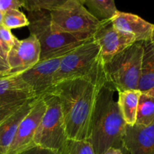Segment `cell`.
<instances>
[{
    "label": "cell",
    "mask_w": 154,
    "mask_h": 154,
    "mask_svg": "<svg viewBox=\"0 0 154 154\" xmlns=\"http://www.w3.org/2000/svg\"><path fill=\"white\" fill-rule=\"evenodd\" d=\"M27 18L30 34L36 38L40 45V61L66 55L88 42L53 29L48 11L28 12Z\"/></svg>",
    "instance_id": "obj_5"
},
{
    "label": "cell",
    "mask_w": 154,
    "mask_h": 154,
    "mask_svg": "<svg viewBox=\"0 0 154 154\" xmlns=\"http://www.w3.org/2000/svg\"><path fill=\"white\" fill-rule=\"evenodd\" d=\"M104 85L88 78H76L60 81L48 91L58 98L69 139L90 138L98 93Z\"/></svg>",
    "instance_id": "obj_1"
},
{
    "label": "cell",
    "mask_w": 154,
    "mask_h": 154,
    "mask_svg": "<svg viewBox=\"0 0 154 154\" xmlns=\"http://www.w3.org/2000/svg\"><path fill=\"white\" fill-rule=\"evenodd\" d=\"M42 97L46 104V110L35 135V146L60 153L69 140L60 103L58 98L49 92Z\"/></svg>",
    "instance_id": "obj_7"
},
{
    "label": "cell",
    "mask_w": 154,
    "mask_h": 154,
    "mask_svg": "<svg viewBox=\"0 0 154 154\" xmlns=\"http://www.w3.org/2000/svg\"><path fill=\"white\" fill-rule=\"evenodd\" d=\"M0 38L9 48L13 46L17 40V38L12 34L11 29L3 25L0 26Z\"/></svg>",
    "instance_id": "obj_23"
},
{
    "label": "cell",
    "mask_w": 154,
    "mask_h": 154,
    "mask_svg": "<svg viewBox=\"0 0 154 154\" xmlns=\"http://www.w3.org/2000/svg\"><path fill=\"white\" fill-rule=\"evenodd\" d=\"M110 20L113 26L118 30L132 35L136 42L150 41L154 24L147 22L140 17L118 11Z\"/></svg>",
    "instance_id": "obj_13"
},
{
    "label": "cell",
    "mask_w": 154,
    "mask_h": 154,
    "mask_svg": "<svg viewBox=\"0 0 154 154\" xmlns=\"http://www.w3.org/2000/svg\"><path fill=\"white\" fill-rule=\"evenodd\" d=\"M150 42L151 43L154 45V29L153 31H152V37H151V39H150Z\"/></svg>",
    "instance_id": "obj_30"
},
{
    "label": "cell",
    "mask_w": 154,
    "mask_h": 154,
    "mask_svg": "<svg viewBox=\"0 0 154 154\" xmlns=\"http://www.w3.org/2000/svg\"><path fill=\"white\" fill-rule=\"evenodd\" d=\"M135 124L144 126L154 124V96L141 93Z\"/></svg>",
    "instance_id": "obj_19"
},
{
    "label": "cell",
    "mask_w": 154,
    "mask_h": 154,
    "mask_svg": "<svg viewBox=\"0 0 154 154\" xmlns=\"http://www.w3.org/2000/svg\"><path fill=\"white\" fill-rule=\"evenodd\" d=\"M140 94L141 93L137 90H124L118 93V106L124 121L128 126L135 125Z\"/></svg>",
    "instance_id": "obj_17"
},
{
    "label": "cell",
    "mask_w": 154,
    "mask_h": 154,
    "mask_svg": "<svg viewBox=\"0 0 154 154\" xmlns=\"http://www.w3.org/2000/svg\"><path fill=\"white\" fill-rule=\"evenodd\" d=\"M27 154H60L58 152L54 151V150H48V149L39 148V147H36L33 149L31 151L29 152Z\"/></svg>",
    "instance_id": "obj_26"
},
{
    "label": "cell",
    "mask_w": 154,
    "mask_h": 154,
    "mask_svg": "<svg viewBox=\"0 0 154 154\" xmlns=\"http://www.w3.org/2000/svg\"><path fill=\"white\" fill-rule=\"evenodd\" d=\"M86 8L99 20H111L118 11L115 0H82Z\"/></svg>",
    "instance_id": "obj_18"
},
{
    "label": "cell",
    "mask_w": 154,
    "mask_h": 154,
    "mask_svg": "<svg viewBox=\"0 0 154 154\" xmlns=\"http://www.w3.org/2000/svg\"><path fill=\"white\" fill-rule=\"evenodd\" d=\"M123 150L120 148H116V147H111L108 150H106L103 154H123Z\"/></svg>",
    "instance_id": "obj_28"
},
{
    "label": "cell",
    "mask_w": 154,
    "mask_h": 154,
    "mask_svg": "<svg viewBox=\"0 0 154 154\" xmlns=\"http://www.w3.org/2000/svg\"><path fill=\"white\" fill-rule=\"evenodd\" d=\"M60 154H95L90 139H69Z\"/></svg>",
    "instance_id": "obj_22"
},
{
    "label": "cell",
    "mask_w": 154,
    "mask_h": 154,
    "mask_svg": "<svg viewBox=\"0 0 154 154\" xmlns=\"http://www.w3.org/2000/svg\"><path fill=\"white\" fill-rule=\"evenodd\" d=\"M146 93V94H148L149 95V96H154V88L151 89L150 90H149L148 92H146V93Z\"/></svg>",
    "instance_id": "obj_29"
},
{
    "label": "cell",
    "mask_w": 154,
    "mask_h": 154,
    "mask_svg": "<svg viewBox=\"0 0 154 154\" xmlns=\"http://www.w3.org/2000/svg\"><path fill=\"white\" fill-rule=\"evenodd\" d=\"M76 78H88L105 84L101 49L93 38L62 57L54 75V85L64 80Z\"/></svg>",
    "instance_id": "obj_3"
},
{
    "label": "cell",
    "mask_w": 154,
    "mask_h": 154,
    "mask_svg": "<svg viewBox=\"0 0 154 154\" xmlns=\"http://www.w3.org/2000/svg\"><path fill=\"white\" fill-rule=\"evenodd\" d=\"M2 17H3V14L0 11V26L2 25Z\"/></svg>",
    "instance_id": "obj_31"
},
{
    "label": "cell",
    "mask_w": 154,
    "mask_h": 154,
    "mask_svg": "<svg viewBox=\"0 0 154 154\" xmlns=\"http://www.w3.org/2000/svg\"><path fill=\"white\" fill-rule=\"evenodd\" d=\"M50 15L53 29L83 41L93 38L101 23V20L86 8L82 0H67L50 11Z\"/></svg>",
    "instance_id": "obj_6"
},
{
    "label": "cell",
    "mask_w": 154,
    "mask_h": 154,
    "mask_svg": "<svg viewBox=\"0 0 154 154\" xmlns=\"http://www.w3.org/2000/svg\"><path fill=\"white\" fill-rule=\"evenodd\" d=\"M143 54L137 90L144 93L154 88V45L150 41L143 42Z\"/></svg>",
    "instance_id": "obj_16"
},
{
    "label": "cell",
    "mask_w": 154,
    "mask_h": 154,
    "mask_svg": "<svg viewBox=\"0 0 154 154\" xmlns=\"http://www.w3.org/2000/svg\"><path fill=\"white\" fill-rule=\"evenodd\" d=\"M62 57L39 61L26 72L20 74L37 97L48 93L54 86V78Z\"/></svg>",
    "instance_id": "obj_11"
},
{
    "label": "cell",
    "mask_w": 154,
    "mask_h": 154,
    "mask_svg": "<svg viewBox=\"0 0 154 154\" xmlns=\"http://www.w3.org/2000/svg\"><path fill=\"white\" fill-rule=\"evenodd\" d=\"M45 110L46 104L43 98L39 96L30 112L20 123L7 154H27L36 148L34 138Z\"/></svg>",
    "instance_id": "obj_8"
},
{
    "label": "cell",
    "mask_w": 154,
    "mask_h": 154,
    "mask_svg": "<svg viewBox=\"0 0 154 154\" xmlns=\"http://www.w3.org/2000/svg\"><path fill=\"white\" fill-rule=\"evenodd\" d=\"M37 98L27 101L18 111L0 123V153L2 154H7L20 123L32 109Z\"/></svg>",
    "instance_id": "obj_15"
},
{
    "label": "cell",
    "mask_w": 154,
    "mask_h": 154,
    "mask_svg": "<svg viewBox=\"0 0 154 154\" xmlns=\"http://www.w3.org/2000/svg\"><path fill=\"white\" fill-rule=\"evenodd\" d=\"M93 39L101 49L104 63L136 42L132 35L115 28L110 20L101 21V25L94 34Z\"/></svg>",
    "instance_id": "obj_9"
},
{
    "label": "cell",
    "mask_w": 154,
    "mask_h": 154,
    "mask_svg": "<svg viewBox=\"0 0 154 154\" xmlns=\"http://www.w3.org/2000/svg\"><path fill=\"white\" fill-rule=\"evenodd\" d=\"M40 45L35 36L30 35L22 40L17 38L7 56L9 75H20L34 66L40 61Z\"/></svg>",
    "instance_id": "obj_10"
},
{
    "label": "cell",
    "mask_w": 154,
    "mask_h": 154,
    "mask_svg": "<svg viewBox=\"0 0 154 154\" xmlns=\"http://www.w3.org/2000/svg\"><path fill=\"white\" fill-rule=\"evenodd\" d=\"M115 92L104 85L98 93L89 138L95 154H103L111 147L123 150L126 123L114 99Z\"/></svg>",
    "instance_id": "obj_2"
},
{
    "label": "cell",
    "mask_w": 154,
    "mask_h": 154,
    "mask_svg": "<svg viewBox=\"0 0 154 154\" xmlns=\"http://www.w3.org/2000/svg\"><path fill=\"white\" fill-rule=\"evenodd\" d=\"M30 24L27 17L18 9H13L3 14L2 25L9 29L28 26Z\"/></svg>",
    "instance_id": "obj_21"
},
{
    "label": "cell",
    "mask_w": 154,
    "mask_h": 154,
    "mask_svg": "<svg viewBox=\"0 0 154 154\" xmlns=\"http://www.w3.org/2000/svg\"><path fill=\"white\" fill-rule=\"evenodd\" d=\"M122 145L129 154H154V124L126 125Z\"/></svg>",
    "instance_id": "obj_12"
},
{
    "label": "cell",
    "mask_w": 154,
    "mask_h": 154,
    "mask_svg": "<svg viewBox=\"0 0 154 154\" xmlns=\"http://www.w3.org/2000/svg\"><path fill=\"white\" fill-rule=\"evenodd\" d=\"M22 7L21 0H0V11L2 14L13 9L19 10Z\"/></svg>",
    "instance_id": "obj_24"
},
{
    "label": "cell",
    "mask_w": 154,
    "mask_h": 154,
    "mask_svg": "<svg viewBox=\"0 0 154 154\" xmlns=\"http://www.w3.org/2000/svg\"><path fill=\"white\" fill-rule=\"evenodd\" d=\"M0 154H2V153H0Z\"/></svg>",
    "instance_id": "obj_32"
},
{
    "label": "cell",
    "mask_w": 154,
    "mask_h": 154,
    "mask_svg": "<svg viewBox=\"0 0 154 154\" xmlns=\"http://www.w3.org/2000/svg\"><path fill=\"white\" fill-rule=\"evenodd\" d=\"M10 73V67L8 64L7 60L0 54V78L8 76Z\"/></svg>",
    "instance_id": "obj_25"
},
{
    "label": "cell",
    "mask_w": 154,
    "mask_h": 154,
    "mask_svg": "<svg viewBox=\"0 0 154 154\" xmlns=\"http://www.w3.org/2000/svg\"><path fill=\"white\" fill-rule=\"evenodd\" d=\"M143 54V42H136L104 63V86L118 93L137 90Z\"/></svg>",
    "instance_id": "obj_4"
},
{
    "label": "cell",
    "mask_w": 154,
    "mask_h": 154,
    "mask_svg": "<svg viewBox=\"0 0 154 154\" xmlns=\"http://www.w3.org/2000/svg\"><path fill=\"white\" fill-rule=\"evenodd\" d=\"M67 0H21L22 7L28 12L51 11L64 4Z\"/></svg>",
    "instance_id": "obj_20"
},
{
    "label": "cell",
    "mask_w": 154,
    "mask_h": 154,
    "mask_svg": "<svg viewBox=\"0 0 154 154\" xmlns=\"http://www.w3.org/2000/svg\"><path fill=\"white\" fill-rule=\"evenodd\" d=\"M35 98L37 96L20 75L0 78V102L24 101Z\"/></svg>",
    "instance_id": "obj_14"
},
{
    "label": "cell",
    "mask_w": 154,
    "mask_h": 154,
    "mask_svg": "<svg viewBox=\"0 0 154 154\" xmlns=\"http://www.w3.org/2000/svg\"><path fill=\"white\" fill-rule=\"evenodd\" d=\"M9 50H10V48H9L1 40V38H0V54H1L6 60H7V56L9 52Z\"/></svg>",
    "instance_id": "obj_27"
}]
</instances>
